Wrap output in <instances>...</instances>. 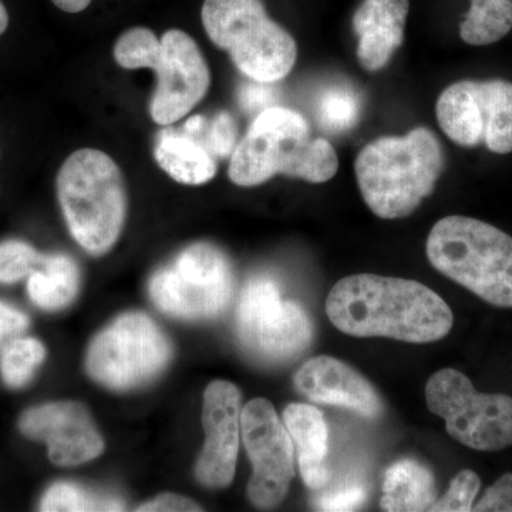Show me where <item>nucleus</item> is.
Wrapping results in <instances>:
<instances>
[{
	"mask_svg": "<svg viewBox=\"0 0 512 512\" xmlns=\"http://www.w3.org/2000/svg\"><path fill=\"white\" fill-rule=\"evenodd\" d=\"M326 313L346 335L417 345L446 338L454 323L450 306L429 286L370 274L340 279L329 293Z\"/></svg>",
	"mask_w": 512,
	"mask_h": 512,
	"instance_id": "1",
	"label": "nucleus"
},
{
	"mask_svg": "<svg viewBox=\"0 0 512 512\" xmlns=\"http://www.w3.org/2000/svg\"><path fill=\"white\" fill-rule=\"evenodd\" d=\"M338 168L335 148L312 137L302 114L272 106L258 114L235 147L228 174L239 187H256L278 174L320 184L332 180Z\"/></svg>",
	"mask_w": 512,
	"mask_h": 512,
	"instance_id": "2",
	"label": "nucleus"
},
{
	"mask_svg": "<svg viewBox=\"0 0 512 512\" xmlns=\"http://www.w3.org/2000/svg\"><path fill=\"white\" fill-rule=\"evenodd\" d=\"M443 168V147L426 127L403 137L376 138L360 151L355 163L363 200L383 220L413 214L436 188Z\"/></svg>",
	"mask_w": 512,
	"mask_h": 512,
	"instance_id": "3",
	"label": "nucleus"
},
{
	"mask_svg": "<svg viewBox=\"0 0 512 512\" xmlns=\"http://www.w3.org/2000/svg\"><path fill=\"white\" fill-rule=\"evenodd\" d=\"M57 194L80 247L93 255L109 252L127 212L126 185L116 161L94 148L74 151L57 174Z\"/></svg>",
	"mask_w": 512,
	"mask_h": 512,
	"instance_id": "4",
	"label": "nucleus"
},
{
	"mask_svg": "<svg viewBox=\"0 0 512 512\" xmlns=\"http://www.w3.org/2000/svg\"><path fill=\"white\" fill-rule=\"evenodd\" d=\"M430 264L478 298L512 308V237L476 218L451 215L431 228Z\"/></svg>",
	"mask_w": 512,
	"mask_h": 512,
	"instance_id": "5",
	"label": "nucleus"
},
{
	"mask_svg": "<svg viewBox=\"0 0 512 512\" xmlns=\"http://www.w3.org/2000/svg\"><path fill=\"white\" fill-rule=\"evenodd\" d=\"M114 59L124 69L147 67L156 72L150 114L160 126L183 119L210 89L208 64L195 40L183 30H168L161 39L147 28L127 30L114 46Z\"/></svg>",
	"mask_w": 512,
	"mask_h": 512,
	"instance_id": "6",
	"label": "nucleus"
},
{
	"mask_svg": "<svg viewBox=\"0 0 512 512\" xmlns=\"http://www.w3.org/2000/svg\"><path fill=\"white\" fill-rule=\"evenodd\" d=\"M201 18L211 42L252 82L272 84L292 72L298 46L262 0H204Z\"/></svg>",
	"mask_w": 512,
	"mask_h": 512,
	"instance_id": "7",
	"label": "nucleus"
},
{
	"mask_svg": "<svg viewBox=\"0 0 512 512\" xmlns=\"http://www.w3.org/2000/svg\"><path fill=\"white\" fill-rule=\"evenodd\" d=\"M427 407L446 421L447 433L463 446L500 451L512 446V397L477 392L466 375L443 369L426 386Z\"/></svg>",
	"mask_w": 512,
	"mask_h": 512,
	"instance_id": "8",
	"label": "nucleus"
},
{
	"mask_svg": "<svg viewBox=\"0 0 512 512\" xmlns=\"http://www.w3.org/2000/svg\"><path fill=\"white\" fill-rule=\"evenodd\" d=\"M173 348L154 320L143 313L120 316L96 336L87 353V372L113 390L143 386L170 363Z\"/></svg>",
	"mask_w": 512,
	"mask_h": 512,
	"instance_id": "9",
	"label": "nucleus"
},
{
	"mask_svg": "<svg viewBox=\"0 0 512 512\" xmlns=\"http://www.w3.org/2000/svg\"><path fill=\"white\" fill-rule=\"evenodd\" d=\"M234 278L227 256L210 244L191 245L174 266L161 269L150 282L157 308L184 319H208L227 308Z\"/></svg>",
	"mask_w": 512,
	"mask_h": 512,
	"instance_id": "10",
	"label": "nucleus"
},
{
	"mask_svg": "<svg viewBox=\"0 0 512 512\" xmlns=\"http://www.w3.org/2000/svg\"><path fill=\"white\" fill-rule=\"evenodd\" d=\"M237 330L242 346L269 363L295 359L313 338L308 313L299 303L284 301L269 278H256L245 286L239 298Z\"/></svg>",
	"mask_w": 512,
	"mask_h": 512,
	"instance_id": "11",
	"label": "nucleus"
},
{
	"mask_svg": "<svg viewBox=\"0 0 512 512\" xmlns=\"http://www.w3.org/2000/svg\"><path fill=\"white\" fill-rule=\"evenodd\" d=\"M437 121L461 147L484 144L491 153H512V83L463 80L448 86L436 106Z\"/></svg>",
	"mask_w": 512,
	"mask_h": 512,
	"instance_id": "12",
	"label": "nucleus"
},
{
	"mask_svg": "<svg viewBox=\"0 0 512 512\" xmlns=\"http://www.w3.org/2000/svg\"><path fill=\"white\" fill-rule=\"evenodd\" d=\"M241 430L254 467L248 485L249 500L265 510L278 507L295 476L291 434L266 399H254L242 409Z\"/></svg>",
	"mask_w": 512,
	"mask_h": 512,
	"instance_id": "13",
	"label": "nucleus"
},
{
	"mask_svg": "<svg viewBox=\"0 0 512 512\" xmlns=\"http://www.w3.org/2000/svg\"><path fill=\"white\" fill-rule=\"evenodd\" d=\"M19 429L29 439L46 443L50 460L56 466H79L99 457L104 450L92 416L80 403L32 407L20 417Z\"/></svg>",
	"mask_w": 512,
	"mask_h": 512,
	"instance_id": "14",
	"label": "nucleus"
},
{
	"mask_svg": "<svg viewBox=\"0 0 512 512\" xmlns=\"http://www.w3.org/2000/svg\"><path fill=\"white\" fill-rule=\"evenodd\" d=\"M241 392L234 383L215 380L207 387L202 407L205 444L197 463V477L210 488L232 483L237 467L241 431Z\"/></svg>",
	"mask_w": 512,
	"mask_h": 512,
	"instance_id": "15",
	"label": "nucleus"
},
{
	"mask_svg": "<svg viewBox=\"0 0 512 512\" xmlns=\"http://www.w3.org/2000/svg\"><path fill=\"white\" fill-rule=\"evenodd\" d=\"M295 387L312 403L345 407L370 419L384 412L383 399L375 386L336 357L308 360L296 373Z\"/></svg>",
	"mask_w": 512,
	"mask_h": 512,
	"instance_id": "16",
	"label": "nucleus"
},
{
	"mask_svg": "<svg viewBox=\"0 0 512 512\" xmlns=\"http://www.w3.org/2000/svg\"><path fill=\"white\" fill-rule=\"evenodd\" d=\"M409 0H363L353 16V30L359 36L357 57L367 72L387 66L403 45L409 16Z\"/></svg>",
	"mask_w": 512,
	"mask_h": 512,
	"instance_id": "17",
	"label": "nucleus"
},
{
	"mask_svg": "<svg viewBox=\"0 0 512 512\" xmlns=\"http://www.w3.org/2000/svg\"><path fill=\"white\" fill-rule=\"evenodd\" d=\"M284 421L298 453L306 487L325 488L330 480L329 427L325 417L312 404L292 403L285 409Z\"/></svg>",
	"mask_w": 512,
	"mask_h": 512,
	"instance_id": "18",
	"label": "nucleus"
},
{
	"mask_svg": "<svg viewBox=\"0 0 512 512\" xmlns=\"http://www.w3.org/2000/svg\"><path fill=\"white\" fill-rule=\"evenodd\" d=\"M157 164L178 183L202 185L217 174V157L197 138L164 128L154 148Z\"/></svg>",
	"mask_w": 512,
	"mask_h": 512,
	"instance_id": "19",
	"label": "nucleus"
},
{
	"mask_svg": "<svg viewBox=\"0 0 512 512\" xmlns=\"http://www.w3.org/2000/svg\"><path fill=\"white\" fill-rule=\"evenodd\" d=\"M436 500L433 473L420 461L403 458L387 468L380 501L384 511H429Z\"/></svg>",
	"mask_w": 512,
	"mask_h": 512,
	"instance_id": "20",
	"label": "nucleus"
},
{
	"mask_svg": "<svg viewBox=\"0 0 512 512\" xmlns=\"http://www.w3.org/2000/svg\"><path fill=\"white\" fill-rule=\"evenodd\" d=\"M30 299L45 311H59L74 301L79 292V268L66 255L42 256L29 275Z\"/></svg>",
	"mask_w": 512,
	"mask_h": 512,
	"instance_id": "21",
	"label": "nucleus"
},
{
	"mask_svg": "<svg viewBox=\"0 0 512 512\" xmlns=\"http://www.w3.org/2000/svg\"><path fill=\"white\" fill-rule=\"evenodd\" d=\"M512 29V0H471L460 36L471 46H488Z\"/></svg>",
	"mask_w": 512,
	"mask_h": 512,
	"instance_id": "22",
	"label": "nucleus"
},
{
	"mask_svg": "<svg viewBox=\"0 0 512 512\" xmlns=\"http://www.w3.org/2000/svg\"><path fill=\"white\" fill-rule=\"evenodd\" d=\"M46 357L45 346L33 338H15L10 340L0 356V373L3 382L12 389L26 386L35 376L37 367Z\"/></svg>",
	"mask_w": 512,
	"mask_h": 512,
	"instance_id": "23",
	"label": "nucleus"
},
{
	"mask_svg": "<svg viewBox=\"0 0 512 512\" xmlns=\"http://www.w3.org/2000/svg\"><path fill=\"white\" fill-rule=\"evenodd\" d=\"M124 504L117 498L101 497L72 483L53 484L40 503V511H121Z\"/></svg>",
	"mask_w": 512,
	"mask_h": 512,
	"instance_id": "24",
	"label": "nucleus"
},
{
	"mask_svg": "<svg viewBox=\"0 0 512 512\" xmlns=\"http://www.w3.org/2000/svg\"><path fill=\"white\" fill-rule=\"evenodd\" d=\"M360 100L346 87H332L320 96L318 120L325 130L340 133L355 126L359 120Z\"/></svg>",
	"mask_w": 512,
	"mask_h": 512,
	"instance_id": "25",
	"label": "nucleus"
},
{
	"mask_svg": "<svg viewBox=\"0 0 512 512\" xmlns=\"http://www.w3.org/2000/svg\"><path fill=\"white\" fill-rule=\"evenodd\" d=\"M42 255L26 242L18 239L0 244V284H15L32 274Z\"/></svg>",
	"mask_w": 512,
	"mask_h": 512,
	"instance_id": "26",
	"label": "nucleus"
},
{
	"mask_svg": "<svg viewBox=\"0 0 512 512\" xmlns=\"http://www.w3.org/2000/svg\"><path fill=\"white\" fill-rule=\"evenodd\" d=\"M481 480L474 471L463 470L451 480L447 493L429 511L468 512L473 511L474 500L480 491Z\"/></svg>",
	"mask_w": 512,
	"mask_h": 512,
	"instance_id": "27",
	"label": "nucleus"
},
{
	"mask_svg": "<svg viewBox=\"0 0 512 512\" xmlns=\"http://www.w3.org/2000/svg\"><path fill=\"white\" fill-rule=\"evenodd\" d=\"M215 157L225 158L232 156L237 144V124L227 111L217 114L215 119L205 126L197 137Z\"/></svg>",
	"mask_w": 512,
	"mask_h": 512,
	"instance_id": "28",
	"label": "nucleus"
},
{
	"mask_svg": "<svg viewBox=\"0 0 512 512\" xmlns=\"http://www.w3.org/2000/svg\"><path fill=\"white\" fill-rule=\"evenodd\" d=\"M367 491L359 481L340 485L329 493L316 498L315 505L320 511L345 512L356 511L365 504Z\"/></svg>",
	"mask_w": 512,
	"mask_h": 512,
	"instance_id": "29",
	"label": "nucleus"
},
{
	"mask_svg": "<svg viewBox=\"0 0 512 512\" xmlns=\"http://www.w3.org/2000/svg\"><path fill=\"white\" fill-rule=\"evenodd\" d=\"M473 510L512 512V473L498 478Z\"/></svg>",
	"mask_w": 512,
	"mask_h": 512,
	"instance_id": "30",
	"label": "nucleus"
},
{
	"mask_svg": "<svg viewBox=\"0 0 512 512\" xmlns=\"http://www.w3.org/2000/svg\"><path fill=\"white\" fill-rule=\"evenodd\" d=\"M274 90L269 83L254 82L242 87L239 93L241 106L248 111L265 110L274 106Z\"/></svg>",
	"mask_w": 512,
	"mask_h": 512,
	"instance_id": "31",
	"label": "nucleus"
},
{
	"mask_svg": "<svg viewBox=\"0 0 512 512\" xmlns=\"http://www.w3.org/2000/svg\"><path fill=\"white\" fill-rule=\"evenodd\" d=\"M29 326V318L8 303L0 302V345L6 340L15 339L25 332Z\"/></svg>",
	"mask_w": 512,
	"mask_h": 512,
	"instance_id": "32",
	"label": "nucleus"
},
{
	"mask_svg": "<svg viewBox=\"0 0 512 512\" xmlns=\"http://www.w3.org/2000/svg\"><path fill=\"white\" fill-rule=\"evenodd\" d=\"M200 505L195 504L194 501L188 500V498L181 497V495L175 494H163L160 497L154 498L150 503L141 505L138 508L140 512H173V511H201Z\"/></svg>",
	"mask_w": 512,
	"mask_h": 512,
	"instance_id": "33",
	"label": "nucleus"
},
{
	"mask_svg": "<svg viewBox=\"0 0 512 512\" xmlns=\"http://www.w3.org/2000/svg\"><path fill=\"white\" fill-rule=\"evenodd\" d=\"M52 2L55 3L57 8L62 9L63 12L79 13L89 8L92 0H52Z\"/></svg>",
	"mask_w": 512,
	"mask_h": 512,
	"instance_id": "34",
	"label": "nucleus"
},
{
	"mask_svg": "<svg viewBox=\"0 0 512 512\" xmlns=\"http://www.w3.org/2000/svg\"><path fill=\"white\" fill-rule=\"evenodd\" d=\"M9 26V15L8 10H6L5 5H3L2 0H0V36L6 32Z\"/></svg>",
	"mask_w": 512,
	"mask_h": 512,
	"instance_id": "35",
	"label": "nucleus"
}]
</instances>
